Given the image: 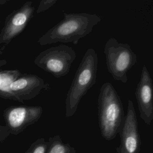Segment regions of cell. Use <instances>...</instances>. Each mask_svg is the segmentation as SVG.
<instances>
[{
    "label": "cell",
    "mask_w": 153,
    "mask_h": 153,
    "mask_svg": "<svg viewBox=\"0 0 153 153\" xmlns=\"http://www.w3.org/2000/svg\"><path fill=\"white\" fill-rule=\"evenodd\" d=\"M22 73L19 70L0 71V97L6 99L8 88L10 83L18 78Z\"/></svg>",
    "instance_id": "8fae6325"
},
{
    "label": "cell",
    "mask_w": 153,
    "mask_h": 153,
    "mask_svg": "<svg viewBox=\"0 0 153 153\" xmlns=\"http://www.w3.org/2000/svg\"><path fill=\"white\" fill-rule=\"evenodd\" d=\"M76 57L71 47L60 44L41 51L34 59V64L56 78L66 75Z\"/></svg>",
    "instance_id": "5b68a950"
},
{
    "label": "cell",
    "mask_w": 153,
    "mask_h": 153,
    "mask_svg": "<svg viewBox=\"0 0 153 153\" xmlns=\"http://www.w3.org/2000/svg\"><path fill=\"white\" fill-rule=\"evenodd\" d=\"M101 20L96 14L64 13L63 19L39 37L38 43L40 45L59 42L76 44L80 39L90 34Z\"/></svg>",
    "instance_id": "6da1fadb"
},
{
    "label": "cell",
    "mask_w": 153,
    "mask_h": 153,
    "mask_svg": "<svg viewBox=\"0 0 153 153\" xmlns=\"http://www.w3.org/2000/svg\"><path fill=\"white\" fill-rule=\"evenodd\" d=\"M57 2L56 0H42L40 1L38 8L36 10V13L39 14L41 13H42L47 10H48L50 8H51L52 6H53Z\"/></svg>",
    "instance_id": "5bb4252c"
},
{
    "label": "cell",
    "mask_w": 153,
    "mask_h": 153,
    "mask_svg": "<svg viewBox=\"0 0 153 153\" xmlns=\"http://www.w3.org/2000/svg\"><path fill=\"white\" fill-rule=\"evenodd\" d=\"M48 147V142L44 138H39L32 143L25 153H46Z\"/></svg>",
    "instance_id": "4fadbf2b"
},
{
    "label": "cell",
    "mask_w": 153,
    "mask_h": 153,
    "mask_svg": "<svg viewBox=\"0 0 153 153\" xmlns=\"http://www.w3.org/2000/svg\"><path fill=\"white\" fill-rule=\"evenodd\" d=\"M50 88V84L39 76L22 74L9 85L5 99L23 103Z\"/></svg>",
    "instance_id": "8992f818"
},
{
    "label": "cell",
    "mask_w": 153,
    "mask_h": 153,
    "mask_svg": "<svg viewBox=\"0 0 153 153\" xmlns=\"http://www.w3.org/2000/svg\"><path fill=\"white\" fill-rule=\"evenodd\" d=\"M2 54V51L0 50V55ZM7 63V62L6 60H4V59H1V60H0V68H1V67H2L3 66H4L5 65H6Z\"/></svg>",
    "instance_id": "2e32d148"
},
{
    "label": "cell",
    "mask_w": 153,
    "mask_h": 153,
    "mask_svg": "<svg viewBox=\"0 0 153 153\" xmlns=\"http://www.w3.org/2000/svg\"><path fill=\"white\" fill-rule=\"evenodd\" d=\"M97 69V54L93 48H88L82 58L66 94V117L75 114L81 99L95 84Z\"/></svg>",
    "instance_id": "7a4b0ae2"
},
{
    "label": "cell",
    "mask_w": 153,
    "mask_h": 153,
    "mask_svg": "<svg viewBox=\"0 0 153 153\" xmlns=\"http://www.w3.org/2000/svg\"><path fill=\"white\" fill-rule=\"evenodd\" d=\"M97 109L102 135L107 140L113 139L121 129L125 116L121 100L110 82H106L100 87Z\"/></svg>",
    "instance_id": "3957f363"
},
{
    "label": "cell",
    "mask_w": 153,
    "mask_h": 153,
    "mask_svg": "<svg viewBox=\"0 0 153 153\" xmlns=\"http://www.w3.org/2000/svg\"><path fill=\"white\" fill-rule=\"evenodd\" d=\"M135 96L140 118L146 124L150 125L153 120V82L145 65L142 68Z\"/></svg>",
    "instance_id": "9c48e42d"
},
{
    "label": "cell",
    "mask_w": 153,
    "mask_h": 153,
    "mask_svg": "<svg viewBox=\"0 0 153 153\" xmlns=\"http://www.w3.org/2000/svg\"><path fill=\"white\" fill-rule=\"evenodd\" d=\"M121 153H137L139 148V135L137 120L134 105L131 99L127 103V115L121 129Z\"/></svg>",
    "instance_id": "30bf717a"
},
{
    "label": "cell",
    "mask_w": 153,
    "mask_h": 153,
    "mask_svg": "<svg viewBox=\"0 0 153 153\" xmlns=\"http://www.w3.org/2000/svg\"><path fill=\"white\" fill-rule=\"evenodd\" d=\"M43 109L41 106H10L4 111V117L10 134H18L27 127L37 122Z\"/></svg>",
    "instance_id": "ba28073f"
},
{
    "label": "cell",
    "mask_w": 153,
    "mask_h": 153,
    "mask_svg": "<svg viewBox=\"0 0 153 153\" xmlns=\"http://www.w3.org/2000/svg\"><path fill=\"white\" fill-rule=\"evenodd\" d=\"M48 147L46 153H71V147L62 142L59 136L56 135L49 139Z\"/></svg>",
    "instance_id": "7c38bea8"
},
{
    "label": "cell",
    "mask_w": 153,
    "mask_h": 153,
    "mask_svg": "<svg viewBox=\"0 0 153 153\" xmlns=\"http://www.w3.org/2000/svg\"><path fill=\"white\" fill-rule=\"evenodd\" d=\"M103 53L108 72L117 81L127 83V72L137 62V55L127 43L110 38L105 43Z\"/></svg>",
    "instance_id": "277c9868"
},
{
    "label": "cell",
    "mask_w": 153,
    "mask_h": 153,
    "mask_svg": "<svg viewBox=\"0 0 153 153\" xmlns=\"http://www.w3.org/2000/svg\"><path fill=\"white\" fill-rule=\"evenodd\" d=\"M10 134V132L6 126L0 124V142L4 140Z\"/></svg>",
    "instance_id": "9a60e30c"
},
{
    "label": "cell",
    "mask_w": 153,
    "mask_h": 153,
    "mask_svg": "<svg viewBox=\"0 0 153 153\" xmlns=\"http://www.w3.org/2000/svg\"><path fill=\"white\" fill-rule=\"evenodd\" d=\"M35 11L32 1L26 2L19 8L14 10L6 18L0 32V50L7 47L19 35L29 22Z\"/></svg>",
    "instance_id": "52a82bcc"
}]
</instances>
